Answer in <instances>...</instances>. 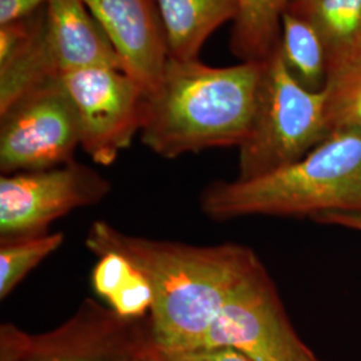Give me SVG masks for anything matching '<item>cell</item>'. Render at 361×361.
Listing matches in <instances>:
<instances>
[{
  "mask_svg": "<svg viewBox=\"0 0 361 361\" xmlns=\"http://www.w3.org/2000/svg\"><path fill=\"white\" fill-rule=\"evenodd\" d=\"M86 246L95 256L116 253L142 271L153 293L152 344L168 352L197 353L226 301L264 267L246 246L154 240L106 221L91 224Z\"/></svg>",
  "mask_w": 361,
  "mask_h": 361,
  "instance_id": "1",
  "label": "cell"
},
{
  "mask_svg": "<svg viewBox=\"0 0 361 361\" xmlns=\"http://www.w3.org/2000/svg\"><path fill=\"white\" fill-rule=\"evenodd\" d=\"M262 62L212 67L169 58L145 94L141 141L155 154L177 158L212 147L240 146L253 116Z\"/></svg>",
  "mask_w": 361,
  "mask_h": 361,
  "instance_id": "2",
  "label": "cell"
},
{
  "mask_svg": "<svg viewBox=\"0 0 361 361\" xmlns=\"http://www.w3.org/2000/svg\"><path fill=\"white\" fill-rule=\"evenodd\" d=\"M200 204L217 221L361 213V131L332 133L300 161L262 177L213 182Z\"/></svg>",
  "mask_w": 361,
  "mask_h": 361,
  "instance_id": "3",
  "label": "cell"
},
{
  "mask_svg": "<svg viewBox=\"0 0 361 361\" xmlns=\"http://www.w3.org/2000/svg\"><path fill=\"white\" fill-rule=\"evenodd\" d=\"M329 135L324 91L302 87L277 47L264 61L253 116L238 146L235 180H253L295 164Z\"/></svg>",
  "mask_w": 361,
  "mask_h": 361,
  "instance_id": "4",
  "label": "cell"
},
{
  "mask_svg": "<svg viewBox=\"0 0 361 361\" xmlns=\"http://www.w3.org/2000/svg\"><path fill=\"white\" fill-rule=\"evenodd\" d=\"M152 345L149 316L125 319L91 298L44 334L0 325V361H137Z\"/></svg>",
  "mask_w": 361,
  "mask_h": 361,
  "instance_id": "5",
  "label": "cell"
},
{
  "mask_svg": "<svg viewBox=\"0 0 361 361\" xmlns=\"http://www.w3.org/2000/svg\"><path fill=\"white\" fill-rule=\"evenodd\" d=\"M78 146L77 111L61 77L43 82L0 114L1 176L65 165Z\"/></svg>",
  "mask_w": 361,
  "mask_h": 361,
  "instance_id": "6",
  "label": "cell"
},
{
  "mask_svg": "<svg viewBox=\"0 0 361 361\" xmlns=\"http://www.w3.org/2000/svg\"><path fill=\"white\" fill-rule=\"evenodd\" d=\"M110 180L75 159L0 178V243L46 234L55 219L99 204Z\"/></svg>",
  "mask_w": 361,
  "mask_h": 361,
  "instance_id": "7",
  "label": "cell"
},
{
  "mask_svg": "<svg viewBox=\"0 0 361 361\" xmlns=\"http://www.w3.org/2000/svg\"><path fill=\"white\" fill-rule=\"evenodd\" d=\"M219 348L252 361H320L297 335L264 267L226 301L197 353Z\"/></svg>",
  "mask_w": 361,
  "mask_h": 361,
  "instance_id": "8",
  "label": "cell"
},
{
  "mask_svg": "<svg viewBox=\"0 0 361 361\" xmlns=\"http://www.w3.org/2000/svg\"><path fill=\"white\" fill-rule=\"evenodd\" d=\"M61 78L77 111L82 149L95 164L113 165L141 131L145 90L128 73L111 67Z\"/></svg>",
  "mask_w": 361,
  "mask_h": 361,
  "instance_id": "9",
  "label": "cell"
},
{
  "mask_svg": "<svg viewBox=\"0 0 361 361\" xmlns=\"http://www.w3.org/2000/svg\"><path fill=\"white\" fill-rule=\"evenodd\" d=\"M114 44L123 70L153 90L169 59L157 0H80Z\"/></svg>",
  "mask_w": 361,
  "mask_h": 361,
  "instance_id": "10",
  "label": "cell"
},
{
  "mask_svg": "<svg viewBox=\"0 0 361 361\" xmlns=\"http://www.w3.org/2000/svg\"><path fill=\"white\" fill-rule=\"evenodd\" d=\"M44 10L47 42L61 77L94 67L123 70L114 44L80 0H47Z\"/></svg>",
  "mask_w": 361,
  "mask_h": 361,
  "instance_id": "11",
  "label": "cell"
},
{
  "mask_svg": "<svg viewBox=\"0 0 361 361\" xmlns=\"http://www.w3.org/2000/svg\"><path fill=\"white\" fill-rule=\"evenodd\" d=\"M169 58L198 59L207 39L237 15L235 0H157Z\"/></svg>",
  "mask_w": 361,
  "mask_h": 361,
  "instance_id": "12",
  "label": "cell"
},
{
  "mask_svg": "<svg viewBox=\"0 0 361 361\" xmlns=\"http://www.w3.org/2000/svg\"><path fill=\"white\" fill-rule=\"evenodd\" d=\"M55 77L61 75L47 42L46 10L43 7L31 35L13 55L0 62V114L28 91Z\"/></svg>",
  "mask_w": 361,
  "mask_h": 361,
  "instance_id": "13",
  "label": "cell"
},
{
  "mask_svg": "<svg viewBox=\"0 0 361 361\" xmlns=\"http://www.w3.org/2000/svg\"><path fill=\"white\" fill-rule=\"evenodd\" d=\"M286 11L317 31L328 66L361 49V0H290Z\"/></svg>",
  "mask_w": 361,
  "mask_h": 361,
  "instance_id": "14",
  "label": "cell"
},
{
  "mask_svg": "<svg viewBox=\"0 0 361 361\" xmlns=\"http://www.w3.org/2000/svg\"><path fill=\"white\" fill-rule=\"evenodd\" d=\"M91 271V285L106 305L125 319L150 314L153 293L142 271L116 253H104Z\"/></svg>",
  "mask_w": 361,
  "mask_h": 361,
  "instance_id": "15",
  "label": "cell"
},
{
  "mask_svg": "<svg viewBox=\"0 0 361 361\" xmlns=\"http://www.w3.org/2000/svg\"><path fill=\"white\" fill-rule=\"evenodd\" d=\"M290 0H235L231 49L241 62H262L280 44L281 22Z\"/></svg>",
  "mask_w": 361,
  "mask_h": 361,
  "instance_id": "16",
  "label": "cell"
},
{
  "mask_svg": "<svg viewBox=\"0 0 361 361\" xmlns=\"http://www.w3.org/2000/svg\"><path fill=\"white\" fill-rule=\"evenodd\" d=\"M279 50L290 75L307 90L323 91L328 78V54L313 26L285 11Z\"/></svg>",
  "mask_w": 361,
  "mask_h": 361,
  "instance_id": "17",
  "label": "cell"
},
{
  "mask_svg": "<svg viewBox=\"0 0 361 361\" xmlns=\"http://www.w3.org/2000/svg\"><path fill=\"white\" fill-rule=\"evenodd\" d=\"M323 91L331 134L361 131V49L329 63Z\"/></svg>",
  "mask_w": 361,
  "mask_h": 361,
  "instance_id": "18",
  "label": "cell"
},
{
  "mask_svg": "<svg viewBox=\"0 0 361 361\" xmlns=\"http://www.w3.org/2000/svg\"><path fill=\"white\" fill-rule=\"evenodd\" d=\"M63 241L62 232L3 241L0 244V298L10 296L27 274L56 252Z\"/></svg>",
  "mask_w": 361,
  "mask_h": 361,
  "instance_id": "19",
  "label": "cell"
},
{
  "mask_svg": "<svg viewBox=\"0 0 361 361\" xmlns=\"http://www.w3.org/2000/svg\"><path fill=\"white\" fill-rule=\"evenodd\" d=\"M46 3L47 0H0V26L37 13Z\"/></svg>",
  "mask_w": 361,
  "mask_h": 361,
  "instance_id": "20",
  "label": "cell"
},
{
  "mask_svg": "<svg viewBox=\"0 0 361 361\" xmlns=\"http://www.w3.org/2000/svg\"><path fill=\"white\" fill-rule=\"evenodd\" d=\"M316 222L324 225H334L341 226L345 229H352L356 232H361V213H343V212H332L317 216L313 219Z\"/></svg>",
  "mask_w": 361,
  "mask_h": 361,
  "instance_id": "21",
  "label": "cell"
},
{
  "mask_svg": "<svg viewBox=\"0 0 361 361\" xmlns=\"http://www.w3.org/2000/svg\"><path fill=\"white\" fill-rule=\"evenodd\" d=\"M194 355H197L202 361H252L240 352L229 348L212 349Z\"/></svg>",
  "mask_w": 361,
  "mask_h": 361,
  "instance_id": "22",
  "label": "cell"
},
{
  "mask_svg": "<svg viewBox=\"0 0 361 361\" xmlns=\"http://www.w3.org/2000/svg\"><path fill=\"white\" fill-rule=\"evenodd\" d=\"M146 355L150 361H202L194 353L168 352V350L154 348L153 345L147 349Z\"/></svg>",
  "mask_w": 361,
  "mask_h": 361,
  "instance_id": "23",
  "label": "cell"
},
{
  "mask_svg": "<svg viewBox=\"0 0 361 361\" xmlns=\"http://www.w3.org/2000/svg\"><path fill=\"white\" fill-rule=\"evenodd\" d=\"M146 353H147V350H146ZM146 353L143 355L142 357H140L137 361H150L149 360V357H147V355H146Z\"/></svg>",
  "mask_w": 361,
  "mask_h": 361,
  "instance_id": "24",
  "label": "cell"
}]
</instances>
